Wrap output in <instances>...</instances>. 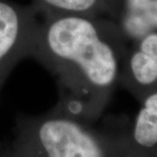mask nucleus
Returning <instances> with one entry per match:
<instances>
[{"label":"nucleus","mask_w":157,"mask_h":157,"mask_svg":"<svg viewBox=\"0 0 157 157\" xmlns=\"http://www.w3.org/2000/svg\"><path fill=\"white\" fill-rule=\"evenodd\" d=\"M105 12L124 38L138 42L157 32V0H105Z\"/></svg>","instance_id":"obj_4"},{"label":"nucleus","mask_w":157,"mask_h":157,"mask_svg":"<svg viewBox=\"0 0 157 157\" xmlns=\"http://www.w3.org/2000/svg\"><path fill=\"white\" fill-rule=\"evenodd\" d=\"M133 137L138 145L145 148L157 145V92L147 97L138 112Z\"/></svg>","instance_id":"obj_6"},{"label":"nucleus","mask_w":157,"mask_h":157,"mask_svg":"<svg viewBox=\"0 0 157 157\" xmlns=\"http://www.w3.org/2000/svg\"><path fill=\"white\" fill-rule=\"evenodd\" d=\"M2 157H107L101 141L81 119L55 107L20 115Z\"/></svg>","instance_id":"obj_2"},{"label":"nucleus","mask_w":157,"mask_h":157,"mask_svg":"<svg viewBox=\"0 0 157 157\" xmlns=\"http://www.w3.org/2000/svg\"><path fill=\"white\" fill-rule=\"evenodd\" d=\"M2 151H3V148L0 147V157H2Z\"/></svg>","instance_id":"obj_8"},{"label":"nucleus","mask_w":157,"mask_h":157,"mask_svg":"<svg viewBox=\"0 0 157 157\" xmlns=\"http://www.w3.org/2000/svg\"><path fill=\"white\" fill-rule=\"evenodd\" d=\"M44 11L99 15L105 12V0H33Z\"/></svg>","instance_id":"obj_7"},{"label":"nucleus","mask_w":157,"mask_h":157,"mask_svg":"<svg viewBox=\"0 0 157 157\" xmlns=\"http://www.w3.org/2000/svg\"><path fill=\"white\" fill-rule=\"evenodd\" d=\"M41 13L35 3L0 0V92L12 70L29 57Z\"/></svg>","instance_id":"obj_3"},{"label":"nucleus","mask_w":157,"mask_h":157,"mask_svg":"<svg viewBox=\"0 0 157 157\" xmlns=\"http://www.w3.org/2000/svg\"><path fill=\"white\" fill-rule=\"evenodd\" d=\"M121 38L98 15L41 9L29 57L54 77L56 109L78 119L101 109L118 77Z\"/></svg>","instance_id":"obj_1"},{"label":"nucleus","mask_w":157,"mask_h":157,"mask_svg":"<svg viewBox=\"0 0 157 157\" xmlns=\"http://www.w3.org/2000/svg\"><path fill=\"white\" fill-rule=\"evenodd\" d=\"M128 71L134 81L149 86L157 81V32L143 37L128 58Z\"/></svg>","instance_id":"obj_5"}]
</instances>
